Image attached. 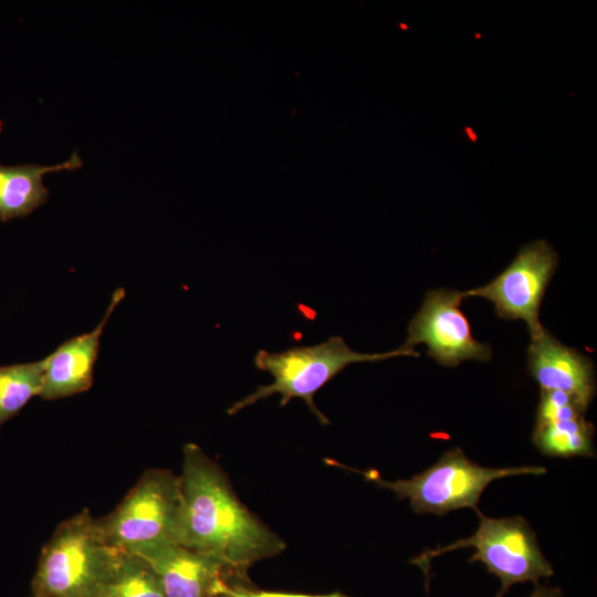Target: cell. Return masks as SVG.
Returning <instances> with one entry per match:
<instances>
[{"mask_svg":"<svg viewBox=\"0 0 597 597\" xmlns=\"http://www.w3.org/2000/svg\"><path fill=\"white\" fill-rule=\"evenodd\" d=\"M527 366L541 390L566 392L587 407L596 395L593 360L561 343L545 327L531 337Z\"/></svg>","mask_w":597,"mask_h":597,"instance_id":"cell-11","label":"cell"},{"mask_svg":"<svg viewBox=\"0 0 597 597\" xmlns=\"http://www.w3.org/2000/svg\"><path fill=\"white\" fill-rule=\"evenodd\" d=\"M528 597H562V591L558 587L536 585L535 589Z\"/></svg>","mask_w":597,"mask_h":597,"instance_id":"cell-18","label":"cell"},{"mask_svg":"<svg viewBox=\"0 0 597 597\" xmlns=\"http://www.w3.org/2000/svg\"><path fill=\"white\" fill-rule=\"evenodd\" d=\"M107 597H167L158 576L140 556L122 552Z\"/></svg>","mask_w":597,"mask_h":597,"instance_id":"cell-15","label":"cell"},{"mask_svg":"<svg viewBox=\"0 0 597 597\" xmlns=\"http://www.w3.org/2000/svg\"><path fill=\"white\" fill-rule=\"evenodd\" d=\"M594 425L585 416L535 425L532 441L547 457H593Z\"/></svg>","mask_w":597,"mask_h":597,"instance_id":"cell-13","label":"cell"},{"mask_svg":"<svg viewBox=\"0 0 597 597\" xmlns=\"http://www.w3.org/2000/svg\"><path fill=\"white\" fill-rule=\"evenodd\" d=\"M41 360L0 366V428L17 416L34 397L40 396L44 373Z\"/></svg>","mask_w":597,"mask_h":597,"instance_id":"cell-14","label":"cell"},{"mask_svg":"<svg viewBox=\"0 0 597 597\" xmlns=\"http://www.w3.org/2000/svg\"><path fill=\"white\" fill-rule=\"evenodd\" d=\"M83 165L80 156H72L53 166L25 164L0 165V220L23 218L48 201L49 190L43 185V176L59 170H73Z\"/></svg>","mask_w":597,"mask_h":597,"instance_id":"cell-12","label":"cell"},{"mask_svg":"<svg viewBox=\"0 0 597 597\" xmlns=\"http://www.w3.org/2000/svg\"><path fill=\"white\" fill-rule=\"evenodd\" d=\"M184 500L179 475L165 469L146 470L119 504L97 519L107 542L135 553L161 544H179Z\"/></svg>","mask_w":597,"mask_h":597,"instance_id":"cell-5","label":"cell"},{"mask_svg":"<svg viewBox=\"0 0 597 597\" xmlns=\"http://www.w3.org/2000/svg\"><path fill=\"white\" fill-rule=\"evenodd\" d=\"M397 356H419V353L400 348L386 353H357L341 336H331L313 346H295L279 353L260 349L254 356V365L270 373L273 381L259 386L252 394L234 402L228 413L235 415L277 394L281 396V406L293 398H301L322 423H328L326 416L314 402V396L321 388L350 364L375 363Z\"/></svg>","mask_w":597,"mask_h":597,"instance_id":"cell-3","label":"cell"},{"mask_svg":"<svg viewBox=\"0 0 597 597\" xmlns=\"http://www.w3.org/2000/svg\"><path fill=\"white\" fill-rule=\"evenodd\" d=\"M217 597H237L235 595H233V593L231 591V588L229 586H227L224 588V590L218 595Z\"/></svg>","mask_w":597,"mask_h":597,"instance_id":"cell-19","label":"cell"},{"mask_svg":"<svg viewBox=\"0 0 597 597\" xmlns=\"http://www.w3.org/2000/svg\"><path fill=\"white\" fill-rule=\"evenodd\" d=\"M184 513L179 544L210 555L230 569L279 554L283 541L234 495L221 469L195 443L182 450L179 475Z\"/></svg>","mask_w":597,"mask_h":597,"instance_id":"cell-1","label":"cell"},{"mask_svg":"<svg viewBox=\"0 0 597 597\" xmlns=\"http://www.w3.org/2000/svg\"><path fill=\"white\" fill-rule=\"evenodd\" d=\"M231 591L237 597H348L338 593L329 595H303V594H285L271 591H244L231 588Z\"/></svg>","mask_w":597,"mask_h":597,"instance_id":"cell-17","label":"cell"},{"mask_svg":"<svg viewBox=\"0 0 597 597\" xmlns=\"http://www.w3.org/2000/svg\"><path fill=\"white\" fill-rule=\"evenodd\" d=\"M30 597H40V596H36V595H32V594H31V596H30Z\"/></svg>","mask_w":597,"mask_h":597,"instance_id":"cell-20","label":"cell"},{"mask_svg":"<svg viewBox=\"0 0 597 597\" xmlns=\"http://www.w3.org/2000/svg\"><path fill=\"white\" fill-rule=\"evenodd\" d=\"M479 516L476 531L469 537L449 545L423 552L413 563L425 569L433 557L462 548H473L470 563L481 562L489 573L499 577L502 597L517 583L533 582L554 574L552 564L543 554L537 537L528 522L522 516L489 517L475 511Z\"/></svg>","mask_w":597,"mask_h":597,"instance_id":"cell-6","label":"cell"},{"mask_svg":"<svg viewBox=\"0 0 597 597\" xmlns=\"http://www.w3.org/2000/svg\"><path fill=\"white\" fill-rule=\"evenodd\" d=\"M463 298L464 292L452 289L428 291L399 348L415 350V346L423 344L427 354L446 367H457L464 360L489 362L492 348L472 336L470 323L461 311Z\"/></svg>","mask_w":597,"mask_h":597,"instance_id":"cell-7","label":"cell"},{"mask_svg":"<svg viewBox=\"0 0 597 597\" xmlns=\"http://www.w3.org/2000/svg\"><path fill=\"white\" fill-rule=\"evenodd\" d=\"M122 552L106 540L87 509L61 522L43 545L32 595L107 597Z\"/></svg>","mask_w":597,"mask_h":597,"instance_id":"cell-2","label":"cell"},{"mask_svg":"<svg viewBox=\"0 0 597 597\" xmlns=\"http://www.w3.org/2000/svg\"><path fill=\"white\" fill-rule=\"evenodd\" d=\"M124 297L125 290L116 289L102 321L93 331L65 341L44 358L40 392L43 400L67 398L92 387L101 336L115 307Z\"/></svg>","mask_w":597,"mask_h":597,"instance_id":"cell-10","label":"cell"},{"mask_svg":"<svg viewBox=\"0 0 597 597\" xmlns=\"http://www.w3.org/2000/svg\"><path fill=\"white\" fill-rule=\"evenodd\" d=\"M546 469L541 465L483 467L460 448L447 450L439 460L410 479L384 480L376 471L363 472L377 486L407 500L416 513L444 515L458 509H478V502L488 485L503 478L541 475Z\"/></svg>","mask_w":597,"mask_h":597,"instance_id":"cell-4","label":"cell"},{"mask_svg":"<svg viewBox=\"0 0 597 597\" xmlns=\"http://www.w3.org/2000/svg\"><path fill=\"white\" fill-rule=\"evenodd\" d=\"M587 406L577 398L557 390H541L535 425L585 416Z\"/></svg>","mask_w":597,"mask_h":597,"instance_id":"cell-16","label":"cell"},{"mask_svg":"<svg viewBox=\"0 0 597 597\" xmlns=\"http://www.w3.org/2000/svg\"><path fill=\"white\" fill-rule=\"evenodd\" d=\"M557 266L554 248L545 240H537L521 248L511 264L490 283L464 291V296L491 301L501 318L523 320L533 337L543 328L540 306Z\"/></svg>","mask_w":597,"mask_h":597,"instance_id":"cell-8","label":"cell"},{"mask_svg":"<svg viewBox=\"0 0 597 597\" xmlns=\"http://www.w3.org/2000/svg\"><path fill=\"white\" fill-rule=\"evenodd\" d=\"M133 554L144 558L167 597H217L228 586L219 559L176 543H161Z\"/></svg>","mask_w":597,"mask_h":597,"instance_id":"cell-9","label":"cell"}]
</instances>
